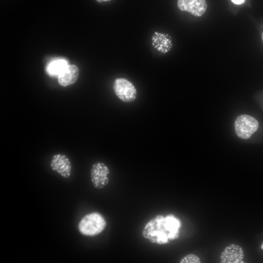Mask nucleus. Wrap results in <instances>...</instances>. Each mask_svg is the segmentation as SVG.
<instances>
[{
	"label": "nucleus",
	"instance_id": "obj_1",
	"mask_svg": "<svg viewBox=\"0 0 263 263\" xmlns=\"http://www.w3.org/2000/svg\"><path fill=\"white\" fill-rule=\"evenodd\" d=\"M181 222L173 215H157L145 225L142 236L150 242L165 244L178 238Z\"/></svg>",
	"mask_w": 263,
	"mask_h": 263
},
{
	"label": "nucleus",
	"instance_id": "obj_2",
	"mask_svg": "<svg viewBox=\"0 0 263 263\" xmlns=\"http://www.w3.org/2000/svg\"><path fill=\"white\" fill-rule=\"evenodd\" d=\"M106 226V221L100 213L94 212L84 216L80 221L79 232L87 236H94L101 233Z\"/></svg>",
	"mask_w": 263,
	"mask_h": 263
},
{
	"label": "nucleus",
	"instance_id": "obj_3",
	"mask_svg": "<svg viewBox=\"0 0 263 263\" xmlns=\"http://www.w3.org/2000/svg\"><path fill=\"white\" fill-rule=\"evenodd\" d=\"M234 127L236 133L239 137L247 139L257 130L259 123L252 116L243 114L237 117Z\"/></svg>",
	"mask_w": 263,
	"mask_h": 263
},
{
	"label": "nucleus",
	"instance_id": "obj_4",
	"mask_svg": "<svg viewBox=\"0 0 263 263\" xmlns=\"http://www.w3.org/2000/svg\"><path fill=\"white\" fill-rule=\"evenodd\" d=\"M113 90L118 98L124 102H133L137 96V91L134 85L124 78H117L114 80Z\"/></svg>",
	"mask_w": 263,
	"mask_h": 263
},
{
	"label": "nucleus",
	"instance_id": "obj_5",
	"mask_svg": "<svg viewBox=\"0 0 263 263\" xmlns=\"http://www.w3.org/2000/svg\"><path fill=\"white\" fill-rule=\"evenodd\" d=\"M109 169L105 164L94 163L91 170V180L94 186L98 189L105 187L109 183Z\"/></svg>",
	"mask_w": 263,
	"mask_h": 263
},
{
	"label": "nucleus",
	"instance_id": "obj_6",
	"mask_svg": "<svg viewBox=\"0 0 263 263\" xmlns=\"http://www.w3.org/2000/svg\"><path fill=\"white\" fill-rule=\"evenodd\" d=\"M177 6L182 11L200 17L206 11L207 3L206 0H178Z\"/></svg>",
	"mask_w": 263,
	"mask_h": 263
},
{
	"label": "nucleus",
	"instance_id": "obj_7",
	"mask_svg": "<svg viewBox=\"0 0 263 263\" xmlns=\"http://www.w3.org/2000/svg\"><path fill=\"white\" fill-rule=\"evenodd\" d=\"M51 167L63 178H67L71 175V164L68 158L65 155H55L51 162Z\"/></svg>",
	"mask_w": 263,
	"mask_h": 263
},
{
	"label": "nucleus",
	"instance_id": "obj_8",
	"mask_svg": "<svg viewBox=\"0 0 263 263\" xmlns=\"http://www.w3.org/2000/svg\"><path fill=\"white\" fill-rule=\"evenodd\" d=\"M244 251L238 245L231 244L224 249L221 255V262L223 263H244Z\"/></svg>",
	"mask_w": 263,
	"mask_h": 263
},
{
	"label": "nucleus",
	"instance_id": "obj_9",
	"mask_svg": "<svg viewBox=\"0 0 263 263\" xmlns=\"http://www.w3.org/2000/svg\"><path fill=\"white\" fill-rule=\"evenodd\" d=\"M151 44L154 49L163 54L168 53L172 46L170 36L168 34L158 32L153 33Z\"/></svg>",
	"mask_w": 263,
	"mask_h": 263
},
{
	"label": "nucleus",
	"instance_id": "obj_10",
	"mask_svg": "<svg viewBox=\"0 0 263 263\" xmlns=\"http://www.w3.org/2000/svg\"><path fill=\"white\" fill-rule=\"evenodd\" d=\"M79 75L77 67L75 65H68L58 76L59 84L66 87L74 84Z\"/></svg>",
	"mask_w": 263,
	"mask_h": 263
},
{
	"label": "nucleus",
	"instance_id": "obj_11",
	"mask_svg": "<svg viewBox=\"0 0 263 263\" xmlns=\"http://www.w3.org/2000/svg\"><path fill=\"white\" fill-rule=\"evenodd\" d=\"M68 66V62L64 59L56 60L49 63L47 71L50 75L58 76Z\"/></svg>",
	"mask_w": 263,
	"mask_h": 263
},
{
	"label": "nucleus",
	"instance_id": "obj_12",
	"mask_svg": "<svg viewBox=\"0 0 263 263\" xmlns=\"http://www.w3.org/2000/svg\"><path fill=\"white\" fill-rule=\"evenodd\" d=\"M181 263H200V260L196 255L190 254L185 256L180 261Z\"/></svg>",
	"mask_w": 263,
	"mask_h": 263
},
{
	"label": "nucleus",
	"instance_id": "obj_13",
	"mask_svg": "<svg viewBox=\"0 0 263 263\" xmlns=\"http://www.w3.org/2000/svg\"><path fill=\"white\" fill-rule=\"evenodd\" d=\"M231 0L234 3L236 4H243L245 1V0Z\"/></svg>",
	"mask_w": 263,
	"mask_h": 263
},
{
	"label": "nucleus",
	"instance_id": "obj_14",
	"mask_svg": "<svg viewBox=\"0 0 263 263\" xmlns=\"http://www.w3.org/2000/svg\"><path fill=\"white\" fill-rule=\"evenodd\" d=\"M98 2H107L111 0H96Z\"/></svg>",
	"mask_w": 263,
	"mask_h": 263
},
{
	"label": "nucleus",
	"instance_id": "obj_15",
	"mask_svg": "<svg viewBox=\"0 0 263 263\" xmlns=\"http://www.w3.org/2000/svg\"><path fill=\"white\" fill-rule=\"evenodd\" d=\"M261 248H262V249H263V244H262V246H261Z\"/></svg>",
	"mask_w": 263,
	"mask_h": 263
},
{
	"label": "nucleus",
	"instance_id": "obj_16",
	"mask_svg": "<svg viewBox=\"0 0 263 263\" xmlns=\"http://www.w3.org/2000/svg\"><path fill=\"white\" fill-rule=\"evenodd\" d=\"M262 38H263V35H262Z\"/></svg>",
	"mask_w": 263,
	"mask_h": 263
}]
</instances>
